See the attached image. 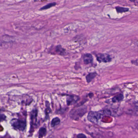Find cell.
<instances>
[{"mask_svg":"<svg viewBox=\"0 0 138 138\" xmlns=\"http://www.w3.org/2000/svg\"><path fill=\"white\" fill-rule=\"evenodd\" d=\"M38 112L37 110H33L31 113V130L34 128V126H36L37 122Z\"/></svg>","mask_w":138,"mask_h":138,"instance_id":"5b68a950","label":"cell"},{"mask_svg":"<svg viewBox=\"0 0 138 138\" xmlns=\"http://www.w3.org/2000/svg\"><path fill=\"white\" fill-rule=\"evenodd\" d=\"M116 9L117 12L118 13H122L123 12H127L129 11L128 8L123 7H116Z\"/></svg>","mask_w":138,"mask_h":138,"instance_id":"7c38bea8","label":"cell"},{"mask_svg":"<svg viewBox=\"0 0 138 138\" xmlns=\"http://www.w3.org/2000/svg\"><path fill=\"white\" fill-rule=\"evenodd\" d=\"M123 99V95L122 94H119L113 97L112 99V101L113 103L119 102L122 101Z\"/></svg>","mask_w":138,"mask_h":138,"instance_id":"ba28073f","label":"cell"},{"mask_svg":"<svg viewBox=\"0 0 138 138\" xmlns=\"http://www.w3.org/2000/svg\"><path fill=\"white\" fill-rule=\"evenodd\" d=\"M11 126L16 130L23 131L26 127V122L24 120L19 119H13L10 122Z\"/></svg>","mask_w":138,"mask_h":138,"instance_id":"6da1fadb","label":"cell"},{"mask_svg":"<svg viewBox=\"0 0 138 138\" xmlns=\"http://www.w3.org/2000/svg\"><path fill=\"white\" fill-rule=\"evenodd\" d=\"M96 57L97 61L99 62L108 63L112 61L110 55L107 53H99Z\"/></svg>","mask_w":138,"mask_h":138,"instance_id":"277c9868","label":"cell"},{"mask_svg":"<svg viewBox=\"0 0 138 138\" xmlns=\"http://www.w3.org/2000/svg\"><path fill=\"white\" fill-rule=\"evenodd\" d=\"M77 137L78 138H87L86 136L82 133H80V134H78Z\"/></svg>","mask_w":138,"mask_h":138,"instance_id":"2e32d148","label":"cell"},{"mask_svg":"<svg viewBox=\"0 0 138 138\" xmlns=\"http://www.w3.org/2000/svg\"><path fill=\"white\" fill-rule=\"evenodd\" d=\"M47 134V130L44 127H42L40 129L39 132V138H43Z\"/></svg>","mask_w":138,"mask_h":138,"instance_id":"8fae6325","label":"cell"},{"mask_svg":"<svg viewBox=\"0 0 138 138\" xmlns=\"http://www.w3.org/2000/svg\"><path fill=\"white\" fill-rule=\"evenodd\" d=\"M132 64L134 65L138 66V59L135 60H133L131 61Z\"/></svg>","mask_w":138,"mask_h":138,"instance_id":"e0dca14e","label":"cell"},{"mask_svg":"<svg viewBox=\"0 0 138 138\" xmlns=\"http://www.w3.org/2000/svg\"><path fill=\"white\" fill-rule=\"evenodd\" d=\"M0 138H7V137H6V136H2L0 135Z\"/></svg>","mask_w":138,"mask_h":138,"instance_id":"ac0fdd59","label":"cell"},{"mask_svg":"<svg viewBox=\"0 0 138 138\" xmlns=\"http://www.w3.org/2000/svg\"><path fill=\"white\" fill-rule=\"evenodd\" d=\"M6 118V116L4 114H0V122L5 120Z\"/></svg>","mask_w":138,"mask_h":138,"instance_id":"9a60e30c","label":"cell"},{"mask_svg":"<svg viewBox=\"0 0 138 138\" xmlns=\"http://www.w3.org/2000/svg\"><path fill=\"white\" fill-rule=\"evenodd\" d=\"M135 106L137 107V108H138V102L136 103L135 104Z\"/></svg>","mask_w":138,"mask_h":138,"instance_id":"d6986e66","label":"cell"},{"mask_svg":"<svg viewBox=\"0 0 138 138\" xmlns=\"http://www.w3.org/2000/svg\"><path fill=\"white\" fill-rule=\"evenodd\" d=\"M56 51H57L59 54H63L64 53H65V49H63L60 46H58L56 47Z\"/></svg>","mask_w":138,"mask_h":138,"instance_id":"5bb4252c","label":"cell"},{"mask_svg":"<svg viewBox=\"0 0 138 138\" xmlns=\"http://www.w3.org/2000/svg\"><path fill=\"white\" fill-rule=\"evenodd\" d=\"M79 99V97L76 95H69L67 99V103L68 105H73L77 102Z\"/></svg>","mask_w":138,"mask_h":138,"instance_id":"8992f818","label":"cell"},{"mask_svg":"<svg viewBox=\"0 0 138 138\" xmlns=\"http://www.w3.org/2000/svg\"><path fill=\"white\" fill-rule=\"evenodd\" d=\"M101 113L99 112L90 111L89 113L87 118L88 120L90 122L97 124L99 122V120L101 118Z\"/></svg>","mask_w":138,"mask_h":138,"instance_id":"3957f363","label":"cell"},{"mask_svg":"<svg viewBox=\"0 0 138 138\" xmlns=\"http://www.w3.org/2000/svg\"><path fill=\"white\" fill-rule=\"evenodd\" d=\"M97 75V74L96 72L89 73V74L86 76V80L88 83L90 82L91 81L94 79V78Z\"/></svg>","mask_w":138,"mask_h":138,"instance_id":"9c48e42d","label":"cell"},{"mask_svg":"<svg viewBox=\"0 0 138 138\" xmlns=\"http://www.w3.org/2000/svg\"><path fill=\"white\" fill-rule=\"evenodd\" d=\"M83 61L85 64H89L93 61V57L90 54L87 53L84 55Z\"/></svg>","mask_w":138,"mask_h":138,"instance_id":"52a82bcc","label":"cell"},{"mask_svg":"<svg viewBox=\"0 0 138 138\" xmlns=\"http://www.w3.org/2000/svg\"><path fill=\"white\" fill-rule=\"evenodd\" d=\"M61 122V120L58 117H56L53 119L52 121L51 122L50 125L52 127H54L57 125H59Z\"/></svg>","mask_w":138,"mask_h":138,"instance_id":"30bf717a","label":"cell"},{"mask_svg":"<svg viewBox=\"0 0 138 138\" xmlns=\"http://www.w3.org/2000/svg\"><path fill=\"white\" fill-rule=\"evenodd\" d=\"M86 111L87 109L85 107L78 108L77 109L72 110L70 112L69 116L71 118L73 119H79L84 116L85 113H86Z\"/></svg>","mask_w":138,"mask_h":138,"instance_id":"7a4b0ae2","label":"cell"},{"mask_svg":"<svg viewBox=\"0 0 138 138\" xmlns=\"http://www.w3.org/2000/svg\"><path fill=\"white\" fill-rule=\"evenodd\" d=\"M56 5V3H49V4H47L46 5L44 6V7H43L40 9V10H47V9H48L49 8H51L52 7H54V6H55Z\"/></svg>","mask_w":138,"mask_h":138,"instance_id":"4fadbf2b","label":"cell"}]
</instances>
